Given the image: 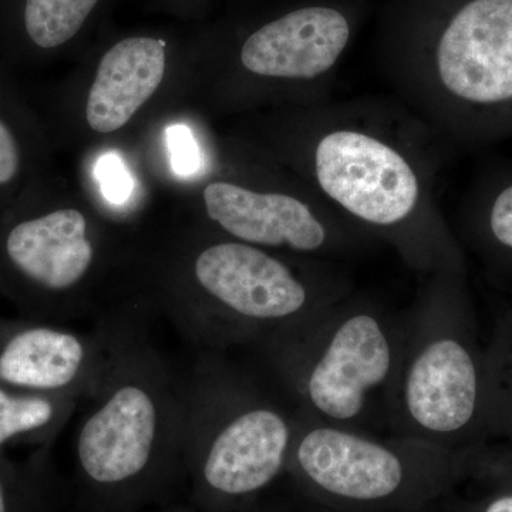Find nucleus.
I'll return each instance as SVG.
<instances>
[{
  "label": "nucleus",
  "mask_w": 512,
  "mask_h": 512,
  "mask_svg": "<svg viewBox=\"0 0 512 512\" xmlns=\"http://www.w3.org/2000/svg\"><path fill=\"white\" fill-rule=\"evenodd\" d=\"M404 333L406 318L372 303L340 299L308 325L255 352L303 416L370 431L373 420L386 419Z\"/></svg>",
  "instance_id": "nucleus-1"
},
{
  "label": "nucleus",
  "mask_w": 512,
  "mask_h": 512,
  "mask_svg": "<svg viewBox=\"0 0 512 512\" xmlns=\"http://www.w3.org/2000/svg\"><path fill=\"white\" fill-rule=\"evenodd\" d=\"M387 429L458 453L487 443V363L470 303L454 286L430 293L406 318Z\"/></svg>",
  "instance_id": "nucleus-2"
},
{
  "label": "nucleus",
  "mask_w": 512,
  "mask_h": 512,
  "mask_svg": "<svg viewBox=\"0 0 512 512\" xmlns=\"http://www.w3.org/2000/svg\"><path fill=\"white\" fill-rule=\"evenodd\" d=\"M140 319L101 322L106 366L77 424V461L101 487L136 480L164 453L184 448L185 380L171 372Z\"/></svg>",
  "instance_id": "nucleus-3"
},
{
  "label": "nucleus",
  "mask_w": 512,
  "mask_h": 512,
  "mask_svg": "<svg viewBox=\"0 0 512 512\" xmlns=\"http://www.w3.org/2000/svg\"><path fill=\"white\" fill-rule=\"evenodd\" d=\"M296 419L286 471L320 512L429 510L476 454L320 423L298 410Z\"/></svg>",
  "instance_id": "nucleus-4"
},
{
  "label": "nucleus",
  "mask_w": 512,
  "mask_h": 512,
  "mask_svg": "<svg viewBox=\"0 0 512 512\" xmlns=\"http://www.w3.org/2000/svg\"><path fill=\"white\" fill-rule=\"evenodd\" d=\"M269 387L215 353L185 380L184 448L197 457L205 487L224 500L261 493L286 471L296 409Z\"/></svg>",
  "instance_id": "nucleus-5"
},
{
  "label": "nucleus",
  "mask_w": 512,
  "mask_h": 512,
  "mask_svg": "<svg viewBox=\"0 0 512 512\" xmlns=\"http://www.w3.org/2000/svg\"><path fill=\"white\" fill-rule=\"evenodd\" d=\"M191 279L197 293L174 305L170 319L212 353L261 348L342 299L312 285L266 249L237 239L202 248L192 261Z\"/></svg>",
  "instance_id": "nucleus-6"
},
{
  "label": "nucleus",
  "mask_w": 512,
  "mask_h": 512,
  "mask_svg": "<svg viewBox=\"0 0 512 512\" xmlns=\"http://www.w3.org/2000/svg\"><path fill=\"white\" fill-rule=\"evenodd\" d=\"M96 249L89 222L74 208L20 211L0 222V292L20 318L63 323L92 271Z\"/></svg>",
  "instance_id": "nucleus-7"
},
{
  "label": "nucleus",
  "mask_w": 512,
  "mask_h": 512,
  "mask_svg": "<svg viewBox=\"0 0 512 512\" xmlns=\"http://www.w3.org/2000/svg\"><path fill=\"white\" fill-rule=\"evenodd\" d=\"M313 171L323 194L366 227L396 231L419 210L416 168L392 144L366 131L326 133L316 144Z\"/></svg>",
  "instance_id": "nucleus-8"
},
{
  "label": "nucleus",
  "mask_w": 512,
  "mask_h": 512,
  "mask_svg": "<svg viewBox=\"0 0 512 512\" xmlns=\"http://www.w3.org/2000/svg\"><path fill=\"white\" fill-rule=\"evenodd\" d=\"M107 359L103 323L92 335L62 323L0 316V384L20 392L90 399Z\"/></svg>",
  "instance_id": "nucleus-9"
},
{
  "label": "nucleus",
  "mask_w": 512,
  "mask_h": 512,
  "mask_svg": "<svg viewBox=\"0 0 512 512\" xmlns=\"http://www.w3.org/2000/svg\"><path fill=\"white\" fill-rule=\"evenodd\" d=\"M436 80L451 99L476 107L512 101V0H471L437 46Z\"/></svg>",
  "instance_id": "nucleus-10"
},
{
  "label": "nucleus",
  "mask_w": 512,
  "mask_h": 512,
  "mask_svg": "<svg viewBox=\"0 0 512 512\" xmlns=\"http://www.w3.org/2000/svg\"><path fill=\"white\" fill-rule=\"evenodd\" d=\"M204 202L208 217L229 237L254 247L319 254L335 242L326 221L292 195L212 183L204 190Z\"/></svg>",
  "instance_id": "nucleus-11"
},
{
  "label": "nucleus",
  "mask_w": 512,
  "mask_h": 512,
  "mask_svg": "<svg viewBox=\"0 0 512 512\" xmlns=\"http://www.w3.org/2000/svg\"><path fill=\"white\" fill-rule=\"evenodd\" d=\"M350 39L348 20L332 8L293 10L248 37L241 63L256 76L313 80L330 72Z\"/></svg>",
  "instance_id": "nucleus-12"
},
{
  "label": "nucleus",
  "mask_w": 512,
  "mask_h": 512,
  "mask_svg": "<svg viewBox=\"0 0 512 512\" xmlns=\"http://www.w3.org/2000/svg\"><path fill=\"white\" fill-rule=\"evenodd\" d=\"M165 45L153 37H128L103 56L87 99V123L101 134L126 126L164 79Z\"/></svg>",
  "instance_id": "nucleus-13"
},
{
  "label": "nucleus",
  "mask_w": 512,
  "mask_h": 512,
  "mask_svg": "<svg viewBox=\"0 0 512 512\" xmlns=\"http://www.w3.org/2000/svg\"><path fill=\"white\" fill-rule=\"evenodd\" d=\"M79 402L20 392L0 384V450L16 441L46 443L59 436Z\"/></svg>",
  "instance_id": "nucleus-14"
},
{
  "label": "nucleus",
  "mask_w": 512,
  "mask_h": 512,
  "mask_svg": "<svg viewBox=\"0 0 512 512\" xmlns=\"http://www.w3.org/2000/svg\"><path fill=\"white\" fill-rule=\"evenodd\" d=\"M487 443L512 450V306L498 313L485 342ZM484 448V447H483Z\"/></svg>",
  "instance_id": "nucleus-15"
},
{
  "label": "nucleus",
  "mask_w": 512,
  "mask_h": 512,
  "mask_svg": "<svg viewBox=\"0 0 512 512\" xmlns=\"http://www.w3.org/2000/svg\"><path fill=\"white\" fill-rule=\"evenodd\" d=\"M100 0H25L23 29L33 46L53 50L83 28Z\"/></svg>",
  "instance_id": "nucleus-16"
},
{
  "label": "nucleus",
  "mask_w": 512,
  "mask_h": 512,
  "mask_svg": "<svg viewBox=\"0 0 512 512\" xmlns=\"http://www.w3.org/2000/svg\"><path fill=\"white\" fill-rule=\"evenodd\" d=\"M26 153L23 138L15 123L0 109V200L25 173Z\"/></svg>",
  "instance_id": "nucleus-17"
},
{
  "label": "nucleus",
  "mask_w": 512,
  "mask_h": 512,
  "mask_svg": "<svg viewBox=\"0 0 512 512\" xmlns=\"http://www.w3.org/2000/svg\"><path fill=\"white\" fill-rule=\"evenodd\" d=\"M484 227L488 247L512 266V184L494 198Z\"/></svg>",
  "instance_id": "nucleus-18"
},
{
  "label": "nucleus",
  "mask_w": 512,
  "mask_h": 512,
  "mask_svg": "<svg viewBox=\"0 0 512 512\" xmlns=\"http://www.w3.org/2000/svg\"><path fill=\"white\" fill-rule=\"evenodd\" d=\"M97 180L104 197L114 204H123L133 191V180L126 165L116 154L101 157L96 167Z\"/></svg>",
  "instance_id": "nucleus-19"
},
{
  "label": "nucleus",
  "mask_w": 512,
  "mask_h": 512,
  "mask_svg": "<svg viewBox=\"0 0 512 512\" xmlns=\"http://www.w3.org/2000/svg\"><path fill=\"white\" fill-rule=\"evenodd\" d=\"M168 146H170L171 165L180 175H191L200 167V150L192 136L190 128L175 124L168 128Z\"/></svg>",
  "instance_id": "nucleus-20"
},
{
  "label": "nucleus",
  "mask_w": 512,
  "mask_h": 512,
  "mask_svg": "<svg viewBox=\"0 0 512 512\" xmlns=\"http://www.w3.org/2000/svg\"><path fill=\"white\" fill-rule=\"evenodd\" d=\"M474 512H512V488H504L500 493L491 495Z\"/></svg>",
  "instance_id": "nucleus-21"
},
{
  "label": "nucleus",
  "mask_w": 512,
  "mask_h": 512,
  "mask_svg": "<svg viewBox=\"0 0 512 512\" xmlns=\"http://www.w3.org/2000/svg\"><path fill=\"white\" fill-rule=\"evenodd\" d=\"M9 493L6 488L5 480H3L2 474H0V512H9Z\"/></svg>",
  "instance_id": "nucleus-22"
},
{
  "label": "nucleus",
  "mask_w": 512,
  "mask_h": 512,
  "mask_svg": "<svg viewBox=\"0 0 512 512\" xmlns=\"http://www.w3.org/2000/svg\"><path fill=\"white\" fill-rule=\"evenodd\" d=\"M495 448H497V450L503 451V453L507 454V456L512 457V450H507V448H498V447H495Z\"/></svg>",
  "instance_id": "nucleus-23"
},
{
  "label": "nucleus",
  "mask_w": 512,
  "mask_h": 512,
  "mask_svg": "<svg viewBox=\"0 0 512 512\" xmlns=\"http://www.w3.org/2000/svg\"><path fill=\"white\" fill-rule=\"evenodd\" d=\"M433 508H434V507H431V508H429V510H424V511H419V512H433ZM319 512H320V511H319Z\"/></svg>",
  "instance_id": "nucleus-24"
},
{
  "label": "nucleus",
  "mask_w": 512,
  "mask_h": 512,
  "mask_svg": "<svg viewBox=\"0 0 512 512\" xmlns=\"http://www.w3.org/2000/svg\"><path fill=\"white\" fill-rule=\"evenodd\" d=\"M319 512V511H318Z\"/></svg>",
  "instance_id": "nucleus-25"
}]
</instances>
